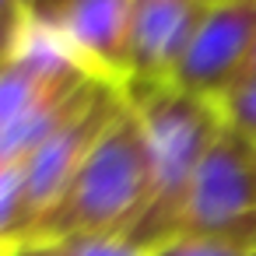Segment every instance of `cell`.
<instances>
[{"mask_svg":"<svg viewBox=\"0 0 256 256\" xmlns=\"http://www.w3.org/2000/svg\"><path fill=\"white\" fill-rule=\"evenodd\" d=\"M214 106H218L228 130H235V134H242L256 144V78L235 81L224 95L214 98Z\"/></svg>","mask_w":256,"mask_h":256,"instance_id":"cell-10","label":"cell"},{"mask_svg":"<svg viewBox=\"0 0 256 256\" xmlns=\"http://www.w3.org/2000/svg\"><path fill=\"white\" fill-rule=\"evenodd\" d=\"M176 235H249L256 238V144L221 130L204 154L176 218Z\"/></svg>","mask_w":256,"mask_h":256,"instance_id":"cell-3","label":"cell"},{"mask_svg":"<svg viewBox=\"0 0 256 256\" xmlns=\"http://www.w3.org/2000/svg\"><path fill=\"white\" fill-rule=\"evenodd\" d=\"M134 0H70L53 32L60 42L102 81H126Z\"/></svg>","mask_w":256,"mask_h":256,"instance_id":"cell-8","label":"cell"},{"mask_svg":"<svg viewBox=\"0 0 256 256\" xmlns=\"http://www.w3.org/2000/svg\"><path fill=\"white\" fill-rule=\"evenodd\" d=\"M39 246H53L60 256H148V249L126 235H70V238L39 242Z\"/></svg>","mask_w":256,"mask_h":256,"instance_id":"cell-11","label":"cell"},{"mask_svg":"<svg viewBox=\"0 0 256 256\" xmlns=\"http://www.w3.org/2000/svg\"><path fill=\"white\" fill-rule=\"evenodd\" d=\"M22 36H25V32H4V28H0V53H11V50L22 42Z\"/></svg>","mask_w":256,"mask_h":256,"instance_id":"cell-14","label":"cell"},{"mask_svg":"<svg viewBox=\"0 0 256 256\" xmlns=\"http://www.w3.org/2000/svg\"><path fill=\"white\" fill-rule=\"evenodd\" d=\"M4 60H8V53H0V64H4Z\"/></svg>","mask_w":256,"mask_h":256,"instance_id":"cell-18","label":"cell"},{"mask_svg":"<svg viewBox=\"0 0 256 256\" xmlns=\"http://www.w3.org/2000/svg\"><path fill=\"white\" fill-rule=\"evenodd\" d=\"M207 8L204 0H134L123 84H168L190 53Z\"/></svg>","mask_w":256,"mask_h":256,"instance_id":"cell-7","label":"cell"},{"mask_svg":"<svg viewBox=\"0 0 256 256\" xmlns=\"http://www.w3.org/2000/svg\"><path fill=\"white\" fill-rule=\"evenodd\" d=\"M0 256H14V249H8L4 242H0Z\"/></svg>","mask_w":256,"mask_h":256,"instance_id":"cell-17","label":"cell"},{"mask_svg":"<svg viewBox=\"0 0 256 256\" xmlns=\"http://www.w3.org/2000/svg\"><path fill=\"white\" fill-rule=\"evenodd\" d=\"M148 256H256L249 235H176L154 246Z\"/></svg>","mask_w":256,"mask_h":256,"instance_id":"cell-9","label":"cell"},{"mask_svg":"<svg viewBox=\"0 0 256 256\" xmlns=\"http://www.w3.org/2000/svg\"><path fill=\"white\" fill-rule=\"evenodd\" d=\"M242 78H256V50H252V60H249V67H246ZM242 78H238V81H242Z\"/></svg>","mask_w":256,"mask_h":256,"instance_id":"cell-16","label":"cell"},{"mask_svg":"<svg viewBox=\"0 0 256 256\" xmlns=\"http://www.w3.org/2000/svg\"><path fill=\"white\" fill-rule=\"evenodd\" d=\"M22 4V14L28 25H39V28H53L60 11L70 4V0H18Z\"/></svg>","mask_w":256,"mask_h":256,"instance_id":"cell-12","label":"cell"},{"mask_svg":"<svg viewBox=\"0 0 256 256\" xmlns=\"http://www.w3.org/2000/svg\"><path fill=\"white\" fill-rule=\"evenodd\" d=\"M126 95L123 84L112 81H95L88 88V95L81 98V106L22 162V196H25V242L32 238L36 224L56 207V200L64 196V190L70 186L74 172L81 168L84 154L92 151V144L102 137V130L116 120V112L123 109ZM22 242V246H25Z\"/></svg>","mask_w":256,"mask_h":256,"instance_id":"cell-4","label":"cell"},{"mask_svg":"<svg viewBox=\"0 0 256 256\" xmlns=\"http://www.w3.org/2000/svg\"><path fill=\"white\" fill-rule=\"evenodd\" d=\"M0 28H4V32H25L28 28L18 0H0Z\"/></svg>","mask_w":256,"mask_h":256,"instance_id":"cell-13","label":"cell"},{"mask_svg":"<svg viewBox=\"0 0 256 256\" xmlns=\"http://www.w3.org/2000/svg\"><path fill=\"white\" fill-rule=\"evenodd\" d=\"M14 256H22V252H14Z\"/></svg>","mask_w":256,"mask_h":256,"instance_id":"cell-20","label":"cell"},{"mask_svg":"<svg viewBox=\"0 0 256 256\" xmlns=\"http://www.w3.org/2000/svg\"><path fill=\"white\" fill-rule=\"evenodd\" d=\"M252 50L256 0H218L207 8L200 32L168 84L200 98H218L246 74Z\"/></svg>","mask_w":256,"mask_h":256,"instance_id":"cell-5","label":"cell"},{"mask_svg":"<svg viewBox=\"0 0 256 256\" xmlns=\"http://www.w3.org/2000/svg\"><path fill=\"white\" fill-rule=\"evenodd\" d=\"M151 204L148 134L130 102L84 154L56 207L36 224L25 246L60 242L70 235H130Z\"/></svg>","mask_w":256,"mask_h":256,"instance_id":"cell-1","label":"cell"},{"mask_svg":"<svg viewBox=\"0 0 256 256\" xmlns=\"http://www.w3.org/2000/svg\"><path fill=\"white\" fill-rule=\"evenodd\" d=\"M123 95L144 123L151 151V204L126 238L151 252L172 238L190 182L224 130V120L214 98L190 95L176 84H123Z\"/></svg>","mask_w":256,"mask_h":256,"instance_id":"cell-2","label":"cell"},{"mask_svg":"<svg viewBox=\"0 0 256 256\" xmlns=\"http://www.w3.org/2000/svg\"><path fill=\"white\" fill-rule=\"evenodd\" d=\"M95 74L60 42L53 28L28 25L22 42L0 64V134L60 92L88 84Z\"/></svg>","mask_w":256,"mask_h":256,"instance_id":"cell-6","label":"cell"},{"mask_svg":"<svg viewBox=\"0 0 256 256\" xmlns=\"http://www.w3.org/2000/svg\"><path fill=\"white\" fill-rule=\"evenodd\" d=\"M18 252H22V256H60L53 246H22Z\"/></svg>","mask_w":256,"mask_h":256,"instance_id":"cell-15","label":"cell"},{"mask_svg":"<svg viewBox=\"0 0 256 256\" xmlns=\"http://www.w3.org/2000/svg\"><path fill=\"white\" fill-rule=\"evenodd\" d=\"M204 4H218V0H204Z\"/></svg>","mask_w":256,"mask_h":256,"instance_id":"cell-19","label":"cell"}]
</instances>
